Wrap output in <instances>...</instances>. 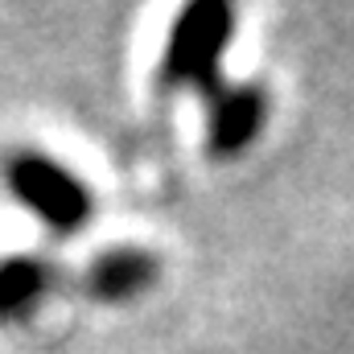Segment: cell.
Segmentation results:
<instances>
[{"label":"cell","instance_id":"obj_3","mask_svg":"<svg viewBox=\"0 0 354 354\" xmlns=\"http://www.w3.org/2000/svg\"><path fill=\"white\" fill-rule=\"evenodd\" d=\"M264 124V95L252 87H223L210 99V145L214 153H239Z\"/></svg>","mask_w":354,"mask_h":354},{"label":"cell","instance_id":"obj_1","mask_svg":"<svg viewBox=\"0 0 354 354\" xmlns=\"http://www.w3.org/2000/svg\"><path fill=\"white\" fill-rule=\"evenodd\" d=\"M8 185L41 223H50L58 231H75L91 210V198L83 189V181L75 174H66L50 157H33V153L17 157L8 165Z\"/></svg>","mask_w":354,"mask_h":354},{"label":"cell","instance_id":"obj_5","mask_svg":"<svg viewBox=\"0 0 354 354\" xmlns=\"http://www.w3.org/2000/svg\"><path fill=\"white\" fill-rule=\"evenodd\" d=\"M153 280V260L140 256V252H115L107 260H99L91 272V284L99 297L107 301H120V297H132L136 288H145Z\"/></svg>","mask_w":354,"mask_h":354},{"label":"cell","instance_id":"obj_4","mask_svg":"<svg viewBox=\"0 0 354 354\" xmlns=\"http://www.w3.org/2000/svg\"><path fill=\"white\" fill-rule=\"evenodd\" d=\"M50 284L46 260H8L0 264V317H21L37 305Z\"/></svg>","mask_w":354,"mask_h":354},{"label":"cell","instance_id":"obj_2","mask_svg":"<svg viewBox=\"0 0 354 354\" xmlns=\"http://www.w3.org/2000/svg\"><path fill=\"white\" fill-rule=\"evenodd\" d=\"M231 8L227 4H194L185 8V17L177 21L169 54H165V79L185 83V87H210L214 79V62L231 37Z\"/></svg>","mask_w":354,"mask_h":354}]
</instances>
